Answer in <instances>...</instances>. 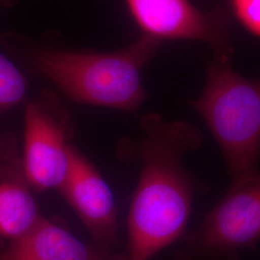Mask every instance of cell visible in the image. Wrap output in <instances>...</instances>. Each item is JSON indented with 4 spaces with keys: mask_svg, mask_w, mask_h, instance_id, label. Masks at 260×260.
<instances>
[{
    "mask_svg": "<svg viewBox=\"0 0 260 260\" xmlns=\"http://www.w3.org/2000/svg\"><path fill=\"white\" fill-rule=\"evenodd\" d=\"M139 123L143 136L127 149L142 166L127 216V260H149L183 236L197 191L183 159L204 140L193 124L157 114Z\"/></svg>",
    "mask_w": 260,
    "mask_h": 260,
    "instance_id": "cell-1",
    "label": "cell"
},
{
    "mask_svg": "<svg viewBox=\"0 0 260 260\" xmlns=\"http://www.w3.org/2000/svg\"><path fill=\"white\" fill-rule=\"evenodd\" d=\"M14 46L35 74L71 102L132 112L148 99L141 74L159 52L162 41L142 34L109 52L41 47L26 39Z\"/></svg>",
    "mask_w": 260,
    "mask_h": 260,
    "instance_id": "cell-2",
    "label": "cell"
},
{
    "mask_svg": "<svg viewBox=\"0 0 260 260\" xmlns=\"http://www.w3.org/2000/svg\"><path fill=\"white\" fill-rule=\"evenodd\" d=\"M191 106L223 153L232 183L260 174V78L236 73L231 57L214 55L202 93Z\"/></svg>",
    "mask_w": 260,
    "mask_h": 260,
    "instance_id": "cell-3",
    "label": "cell"
},
{
    "mask_svg": "<svg viewBox=\"0 0 260 260\" xmlns=\"http://www.w3.org/2000/svg\"><path fill=\"white\" fill-rule=\"evenodd\" d=\"M260 241V174L230 188L192 232L182 260H237Z\"/></svg>",
    "mask_w": 260,
    "mask_h": 260,
    "instance_id": "cell-4",
    "label": "cell"
},
{
    "mask_svg": "<svg viewBox=\"0 0 260 260\" xmlns=\"http://www.w3.org/2000/svg\"><path fill=\"white\" fill-rule=\"evenodd\" d=\"M73 135L72 116L53 92L44 90L28 103L21 162L28 184L34 191L60 189L64 183Z\"/></svg>",
    "mask_w": 260,
    "mask_h": 260,
    "instance_id": "cell-5",
    "label": "cell"
},
{
    "mask_svg": "<svg viewBox=\"0 0 260 260\" xmlns=\"http://www.w3.org/2000/svg\"><path fill=\"white\" fill-rule=\"evenodd\" d=\"M143 34L158 40L200 41L214 55L231 57L230 17L224 10L204 12L189 0H126Z\"/></svg>",
    "mask_w": 260,
    "mask_h": 260,
    "instance_id": "cell-6",
    "label": "cell"
},
{
    "mask_svg": "<svg viewBox=\"0 0 260 260\" xmlns=\"http://www.w3.org/2000/svg\"><path fill=\"white\" fill-rule=\"evenodd\" d=\"M59 190L94 241L109 244L115 240L118 222L111 189L100 171L74 145L70 149L69 172Z\"/></svg>",
    "mask_w": 260,
    "mask_h": 260,
    "instance_id": "cell-7",
    "label": "cell"
},
{
    "mask_svg": "<svg viewBox=\"0 0 260 260\" xmlns=\"http://www.w3.org/2000/svg\"><path fill=\"white\" fill-rule=\"evenodd\" d=\"M0 260H102L98 251L65 228L42 216L0 251Z\"/></svg>",
    "mask_w": 260,
    "mask_h": 260,
    "instance_id": "cell-8",
    "label": "cell"
},
{
    "mask_svg": "<svg viewBox=\"0 0 260 260\" xmlns=\"http://www.w3.org/2000/svg\"><path fill=\"white\" fill-rule=\"evenodd\" d=\"M41 218L21 160L13 150L7 158L0 156V236L18 238Z\"/></svg>",
    "mask_w": 260,
    "mask_h": 260,
    "instance_id": "cell-9",
    "label": "cell"
},
{
    "mask_svg": "<svg viewBox=\"0 0 260 260\" xmlns=\"http://www.w3.org/2000/svg\"><path fill=\"white\" fill-rule=\"evenodd\" d=\"M27 82L19 69L0 52V112L15 107L26 94Z\"/></svg>",
    "mask_w": 260,
    "mask_h": 260,
    "instance_id": "cell-10",
    "label": "cell"
},
{
    "mask_svg": "<svg viewBox=\"0 0 260 260\" xmlns=\"http://www.w3.org/2000/svg\"><path fill=\"white\" fill-rule=\"evenodd\" d=\"M230 9L245 30L260 38V0H229Z\"/></svg>",
    "mask_w": 260,
    "mask_h": 260,
    "instance_id": "cell-11",
    "label": "cell"
},
{
    "mask_svg": "<svg viewBox=\"0 0 260 260\" xmlns=\"http://www.w3.org/2000/svg\"><path fill=\"white\" fill-rule=\"evenodd\" d=\"M15 1H16V0H0V4L6 5V6H11V5H13V3H14Z\"/></svg>",
    "mask_w": 260,
    "mask_h": 260,
    "instance_id": "cell-12",
    "label": "cell"
},
{
    "mask_svg": "<svg viewBox=\"0 0 260 260\" xmlns=\"http://www.w3.org/2000/svg\"><path fill=\"white\" fill-rule=\"evenodd\" d=\"M126 260H127V259H126Z\"/></svg>",
    "mask_w": 260,
    "mask_h": 260,
    "instance_id": "cell-13",
    "label": "cell"
}]
</instances>
